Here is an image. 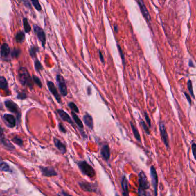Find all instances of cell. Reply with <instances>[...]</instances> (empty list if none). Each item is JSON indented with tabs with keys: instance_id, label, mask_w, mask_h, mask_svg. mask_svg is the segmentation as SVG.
<instances>
[{
	"instance_id": "6",
	"label": "cell",
	"mask_w": 196,
	"mask_h": 196,
	"mask_svg": "<svg viewBox=\"0 0 196 196\" xmlns=\"http://www.w3.org/2000/svg\"><path fill=\"white\" fill-rule=\"evenodd\" d=\"M159 130H160L161 136L163 140V142L166 146V147L168 149L169 147V136H168V134L166 131V128L165 126V124L162 121L159 123Z\"/></svg>"
},
{
	"instance_id": "43",
	"label": "cell",
	"mask_w": 196,
	"mask_h": 196,
	"mask_svg": "<svg viewBox=\"0 0 196 196\" xmlns=\"http://www.w3.org/2000/svg\"><path fill=\"white\" fill-rule=\"evenodd\" d=\"M114 30L115 31V32H118V27L116 24L114 25Z\"/></svg>"
},
{
	"instance_id": "24",
	"label": "cell",
	"mask_w": 196,
	"mask_h": 196,
	"mask_svg": "<svg viewBox=\"0 0 196 196\" xmlns=\"http://www.w3.org/2000/svg\"><path fill=\"white\" fill-rule=\"evenodd\" d=\"M39 51V48L37 47H35V46H33L30 48V50H29V53H30V56L32 57V58H34L36 56V53L37 52Z\"/></svg>"
},
{
	"instance_id": "7",
	"label": "cell",
	"mask_w": 196,
	"mask_h": 196,
	"mask_svg": "<svg viewBox=\"0 0 196 196\" xmlns=\"http://www.w3.org/2000/svg\"><path fill=\"white\" fill-rule=\"evenodd\" d=\"M33 29H34L35 33L37 35L39 40L42 42V45L44 48L45 43H46V37H45V34L43 29L37 25H33Z\"/></svg>"
},
{
	"instance_id": "8",
	"label": "cell",
	"mask_w": 196,
	"mask_h": 196,
	"mask_svg": "<svg viewBox=\"0 0 196 196\" xmlns=\"http://www.w3.org/2000/svg\"><path fill=\"white\" fill-rule=\"evenodd\" d=\"M80 187L84 191L89 192H97L98 187L96 185L93 183H91L86 182H80L79 183Z\"/></svg>"
},
{
	"instance_id": "33",
	"label": "cell",
	"mask_w": 196,
	"mask_h": 196,
	"mask_svg": "<svg viewBox=\"0 0 196 196\" xmlns=\"http://www.w3.org/2000/svg\"><path fill=\"white\" fill-rule=\"evenodd\" d=\"M117 46H118V48L119 54H120V55H121V58H122V59L123 64V65H125V55H124V54H123V52L122 49L121 47L119 44H117Z\"/></svg>"
},
{
	"instance_id": "32",
	"label": "cell",
	"mask_w": 196,
	"mask_h": 196,
	"mask_svg": "<svg viewBox=\"0 0 196 196\" xmlns=\"http://www.w3.org/2000/svg\"><path fill=\"white\" fill-rule=\"evenodd\" d=\"M33 81H34V82L39 87H42V82L40 81V80L36 75H33Z\"/></svg>"
},
{
	"instance_id": "41",
	"label": "cell",
	"mask_w": 196,
	"mask_h": 196,
	"mask_svg": "<svg viewBox=\"0 0 196 196\" xmlns=\"http://www.w3.org/2000/svg\"><path fill=\"white\" fill-rule=\"evenodd\" d=\"M59 195L61 196H72L71 195H70L68 194L67 193H66V192H64V191L62 192H61V193H60V194H59Z\"/></svg>"
},
{
	"instance_id": "22",
	"label": "cell",
	"mask_w": 196,
	"mask_h": 196,
	"mask_svg": "<svg viewBox=\"0 0 196 196\" xmlns=\"http://www.w3.org/2000/svg\"><path fill=\"white\" fill-rule=\"evenodd\" d=\"M16 42L18 43H22L25 40V34L21 31L19 32L16 36Z\"/></svg>"
},
{
	"instance_id": "30",
	"label": "cell",
	"mask_w": 196,
	"mask_h": 196,
	"mask_svg": "<svg viewBox=\"0 0 196 196\" xmlns=\"http://www.w3.org/2000/svg\"><path fill=\"white\" fill-rule=\"evenodd\" d=\"M140 124L141 125V126L142 127V128H143L144 131H145V132L148 134V135H150V132L149 129V127L147 126V125L146 124V123L144 122V121L141 120L140 122Z\"/></svg>"
},
{
	"instance_id": "35",
	"label": "cell",
	"mask_w": 196,
	"mask_h": 196,
	"mask_svg": "<svg viewBox=\"0 0 196 196\" xmlns=\"http://www.w3.org/2000/svg\"><path fill=\"white\" fill-rule=\"evenodd\" d=\"M145 119H146V121L148 123V124L149 125V127H151L152 126V124H151V120L149 117V115L148 114V113L146 112H145Z\"/></svg>"
},
{
	"instance_id": "31",
	"label": "cell",
	"mask_w": 196,
	"mask_h": 196,
	"mask_svg": "<svg viewBox=\"0 0 196 196\" xmlns=\"http://www.w3.org/2000/svg\"><path fill=\"white\" fill-rule=\"evenodd\" d=\"M20 53H21V51H20V49L15 48L13 50V51H12V56L13 58H18L19 56Z\"/></svg>"
},
{
	"instance_id": "12",
	"label": "cell",
	"mask_w": 196,
	"mask_h": 196,
	"mask_svg": "<svg viewBox=\"0 0 196 196\" xmlns=\"http://www.w3.org/2000/svg\"><path fill=\"white\" fill-rule=\"evenodd\" d=\"M57 112L59 114V115L60 117V118L63 121L68 123L69 124H71L73 127H74V124H73V123L72 121V120L71 119V118L69 116V114L67 113H66L65 111H64L63 109H59L57 110Z\"/></svg>"
},
{
	"instance_id": "17",
	"label": "cell",
	"mask_w": 196,
	"mask_h": 196,
	"mask_svg": "<svg viewBox=\"0 0 196 196\" xmlns=\"http://www.w3.org/2000/svg\"><path fill=\"white\" fill-rule=\"evenodd\" d=\"M83 120L84 122V124L87 127L91 130L93 129V119L92 117L88 114H87L84 116L83 117Z\"/></svg>"
},
{
	"instance_id": "38",
	"label": "cell",
	"mask_w": 196,
	"mask_h": 196,
	"mask_svg": "<svg viewBox=\"0 0 196 196\" xmlns=\"http://www.w3.org/2000/svg\"><path fill=\"white\" fill-rule=\"evenodd\" d=\"M184 94H185L186 99L188 100V101L189 102V103L190 104H192V99H191V97H190V96L186 92H184Z\"/></svg>"
},
{
	"instance_id": "5",
	"label": "cell",
	"mask_w": 196,
	"mask_h": 196,
	"mask_svg": "<svg viewBox=\"0 0 196 196\" xmlns=\"http://www.w3.org/2000/svg\"><path fill=\"white\" fill-rule=\"evenodd\" d=\"M56 81L58 84L59 88L60 90V91L62 96H66L68 94V90L66 85L65 82V80L64 77L61 75H57L56 76Z\"/></svg>"
},
{
	"instance_id": "14",
	"label": "cell",
	"mask_w": 196,
	"mask_h": 196,
	"mask_svg": "<svg viewBox=\"0 0 196 196\" xmlns=\"http://www.w3.org/2000/svg\"><path fill=\"white\" fill-rule=\"evenodd\" d=\"M10 52V49L8 45V44L6 43L3 44L1 47V56L2 58H7L9 56V54Z\"/></svg>"
},
{
	"instance_id": "11",
	"label": "cell",
	"mask_w": 196,
	"mask_h": 196,
	"mask_svg": "<svg viewBox=\"0 0 196 196\" xmlns=\"http://www.w3.org/2000/svg\"><path fill=\"white\" fill-rule=\"evenodd\" d=\"M5 104L6 108L9 111L16 114H18L19 113V109L17 105L12 100H6L5 102Z\"/></svg>"
},
{
	"instance_id": "28",
	"label": "cell",
	"mask_w": 196,
	"mask_h": 196,
	"mask_svg": "<svg viewBox=\"0 0 196 196\" xmlns=\"http://www.w3.org/2000/svg\"><path fill=\"white\" fill-rule=\"evenodd\" d=\"M32 3L33 4V5L34 6V7L36 8V10H37L38 11H40L42 10V6L40 4V2L38 1H31Z\"/></svg>"
},
{
	"instance_id": "44",
	"label": "cell",
	"mask_w": 196,
	"mask_h": 196,
	"mask_svg": "<svg viewBox=\"0 0 196 196\" xmlns=\"http://www.w3.org/2000/svg\"><path fill=\"white\" fill-rule=\"evenodd\" d=\"M189 66H190V67H195L194 65H193V62L192 61V60H189Z\"/></svg>"
},
{
	"instance_id": "36",
	"label": "cell",
	"mask_w": 196,
	"mask_h": 196,
	"mask_svg": "<svg viewBox=\"0 0 196 196\" xmlns=\"http://www.w3.org/2000/svg\"><path fill=\"white\" fill-rule=\"evenodd\" d=\"M27 97L26 94L25 93H20L17 96V98L20 100H24Z\"/></svg>"
},
{
	"instance_id": "10",
	"label": "cell",
	"mask_w": 196,
	"mask_h": 196,
	"mask_svg": "<svg viewBox=\"0 0 196 196\" xmlns=\"http://www.w3.org/2000/svg\"><path fill=\"white\" fill-rule=\"evenodd\" d=\"M47 85L49 88V90L51 92V93L54 96V97H55L56 100L58 101V103H60L61 102V97L60 94H59L57 90V89L55 87L54 84L51 81H48L47 82Z\"/></svg>"
},
{
	"instance_id": "20",
	"label": "cell",
	"mask_w": 196,
	"mask_h": 196,
	"mask_svg": "<svg viewBox=\"0 0 196 196\" xmlns=\"http://www.w3.org/2000/svg\"><path fill=\"white\" fill-rule=\"evenodd\" d=\"M0 89L5 91L8 90V84L3 77H0Z\"/></svg>"
},
{
	"instance_id": "29",
	"label": "cell",
	"mask_w": 196,
	"mask_h": 196,
	"mask_svg": "<svg viewBox=\"0 0 196 196\" xmlns=\"http://www.w3.org/2000/svg\"><path fill=\"white\" fill-rule=\"evenodd\" d=\"M188 90L189 91V92L190 93L192 96L195 98V94H194V92H193V86H192V82L191 81V80H189L188 81Z\"/></svg>"
},
{
	"instance_id": "3",
	"label": "cell",
	"mask_w": 196,
	"mask_h": 196,
	"mask_svg": "<svg viewBox=\"0 0 196 196\" xmlns=\"http://www.w3.org/2000/svg\"><path fill=\"white\" fill-rule=\"evenodd\" d=\"M139 188L142 189L143 190H146L149 189L150 183L148 181L147 176L143 172H141L139 173Z\"/></svg>"
},
{
	"instance_id": "42",
	"label": "cell",
	"mask_w": 196,
	"mask_h": 196,
	"mask_svg": "<svg viewBox=\"0 0 196 196\" xmlns=\"http://www.w3.org/2000/svg\"><path fill=\"white\" fill-rule=\"evenodd\" d=\"M123 196H129V190L128 191H123Z\"/></svg>"
},
{
	"instance_id": "27",
	"label": "cell",
	"mask_w": 196,
	"mask_h": 196,
	"mask_svg": "<svg viewBox=\"0 0 196 196\" xmlns=\"http://www.w3.org/2000/svg\"><path fill=\"white\" fill-rule=\"evenodd\" d=\"M35 69L37 72H39L40 71L42 70L43 69V67L42 65V63H40V62L39 60H36L35 61Z\"/></svg>"
},
{
	"instance_id": "46",
	"label": "cell",
	"mask_w": 196,
	"mask_h": 196,
	"mask_svg": "<svg viewBox=\"0 0 196 196\" xmlns=\"http://www.w3.org/2000/svg\"><path fill=\"white\" fill-rule=\"evenodd\" d=\"M119 196V195H118V194H116V196Z\"/></svg>"
},
{
	"instance_id": "34",
	"label": "cell",
	"mask_w": 196,
	"mask_h": 196,
	"mask_svg": "<svg viewBox=\"0 0 196 196\" xmlns=\"http://www.w3.org/2000/svg\"><path fill=\"white\" fill-rule=\"evenodd\" d=\"M192 151L195 159L196 160V143H193L192 144Z\"/></svg>"
},
{
	"instance_id": "39",
	"label": "cell",
	"mask_w": 196,
	"mask_h": 196,
	"mask_svg": "<svg viewBox=\"0 0 196 196\" xmlns=\"http://www.w3.org/2000/svg\"><path fill=\"white\" fill-rule=\"evenodd\" d=\"M59 130L60 131H61L62 132H63V133H66V130H65L64 127L63 126V125L61 123L59 124Z\"/></svg>"
},
{
	"instance_id": "19",
	"label": "cell",
	"mask_w": 196,
	"mask_h": 196,
	"mask_svg": "<svg viewBox=\"0 0 196 196\" xmlns=\"http://www.w3.org/2000/svg\"><path fill=\"white\" fill-rule=\"evenodd\" d=\"M71 114H72V117L75 122V123L76 124V125L80 128H83V124L82 123V121L80 120V119L79 118V117L78 116V115H76V114L73 112H71Z\"/></svg>"
},
{
	"instance_id": "15",
	"label": "cell",
	"mask_w": 196,
	"mask_h": 196,
	"mask_svg": "<svg viewBox=\"0 0 196 196\" xmlns=\"http://www.w3.org/2000/svg\"><path fill=\"white\" fill-rule=\"evenodd\" d=\"M54 143H55V145L56 147L60 151V153H63V154H64L66 153V147L62 142L60 141V140H59L58 139L55 138L54 139Z\"/></svg>"
},
{
	"instance_id": "37",
	"label": "cell",
	"mask_w": 196,
	"mask_h": 196,
	"mask_svg": "<svg viewBox=\"0 0 196 196\" xmlns=\"http://www.w3.org/2000/svg\"><path fill=\"white\" fill-rule=\"evenodd\" d=\"M138 196H146L145 190L139 188L138 189Z\"/></svg>"
},
{
	"instance_id": "47",
	"label": "cell",
	"mask_w": 196,
	"mask_h": 196,
	"mask_svg": "<svg viewBox=\"0 0 196 196\" xmlns=\"http://www.w3.org/2000/svg\"></svg>"
},
{
	"instance_id": "16",
	"label": "cell",
	"mask_w": 196,
	"mask_h": 196,
	"mask_svg": "<svg viewBox=\"0 0 196 196\" xmlns=\"http://www.w3.org/2000/svg\"><path fill=\"white\" fill-rule=\"evenodd\" d=\"M101 155L106 161L109 160L110 156V150L109 145H104L101 150Z\"/></svg>"
},
{
	"instance_id": "1",
	"label": "cell",
	"mask_w": 196,
	"mask_h": 196,
	"mask_svg": "<svg viewBox=\"0 0 196 196\" xmlns=\"http://www.w3.org/2000/svg\"><path fill=\"white\" fill-rule=\"evenodd\" d=\"M19 80L22 85L28 86L30 88L33 87L32 78L25 67H21L19 70Z\"/></svg>"
},
{
	"instance_id": "40",
	"label": "cell",
	"mask_w": 196,
	"mask_h": 196,
	"mask_svg": "<svg viewBox=\"0 0 196 196\" xmlns=\"http://www.w3.org/2000/svg\"><path fill=\"white\" fill-rule=\"evenodd\" d=\"M99 56H100V61H101V62H102L103 63H105L104 57H103V55H102V53L101 52V51H99Z\"/></svg>"
},
{
	"instance_id": "26",
	"label": "cell",
	"mask_w": 196,
	"mask_h": 196,
	"mask_svg": "<svg viewBox=\"0 0 196 196\" xmlns=\"http://www.w3.org/2000/svg\"><path fill=\"white\" fill-rule=\"evenodd\" d=\"M0 170L4 172H9L10 171V169L9 166L6 163L0 162Z\"/></svg>"
},
{
	"instance_id": "23",
	"label": "cell",
	"mask_w": 196,
	"mask_h": 196,
	"mask_svg": "<svg viewBox=\"0 0 196 196\" xmlns=\"http://www.w3.org/2000/svg\"><path fill=\"white\" fill-rule=\"evenodd\" d=\"M23 24H24V29L26 33H29L30 30H31V27L28 22V19L26 18H24L23 19Z\"/></svg>"
},
{
	"instance_id": "13",
	"label": "cell",
	"mask_w": 196,
	"mask_h": 196,
	"mask_svg": "<svg viewBox=\"0 0 196 196\" xmlns=\"http://www.w3.org/2000/svg\"><path fill=\"white\" fill-rule=\"evenodd\" d=\"M3 119L9 127H14L15 126L16 119L13 115L9 114H5L3 116Z\"/></svg>"
},
{
	"instance_id": "45",
	"label": "cell",
	"mask_w": 196,
	"mask_h": 196,
	"mask_svg": "<svg viewBox=\"0 0 196 196\" xmlns=\"http://www.w3.org/2000/svg\"><path fill=\"white\" fill-rule=\"evenodd\" d=\"M2 132H3V131H2V128H0V135H1V134L2 133Z\"/></svg>"
},
{
	"instance_id": "21",
	"label": "cell",
	"mask_w": 196,
	"mask_h": 196,
	"mask_svg": "<svg viewBox=\"0 0 196 196\" xmlns=\"http://www.w3.org/2000/svg\"><path fill=\"white\" fill-rule=\"evenodd\" d=\"M130 126L131 127V129H132V132L134 133V137L138 141V142H141V136H140V135L139 133V132L138 131L137 128H136V127L133 124V123L132 122H130Z\"/></svg>"
},
{
	"instance_id": "4",
	"label": "cell",
	"mask_w": 196,
	"mask_h": 196,
	"mask_svg": "<svg viewBox=\"0 0 196 196\" xmlns=\"http://www.w3.org/2000/svg\"><path fill=\"white\" fill-rule=\"evenodd\" d=\"M150 175H151V178H152V187L154 189V196H157L158 178V175L157 173V171L153 166H151L150 167Z\"/></svg>"
},
{
	"instance_id": "2",
	"label": "cell",
	"mask_w": 196,
	"mask_h": 196,
	"mask_svg": "<svg viewBox=\"0 0 196 196\" xmlns=\"http://www.w3.org/2000/svg\"><path fill=\"white\" fill-rule=\"evenodd\" d=\"M80 170L83 174L89 178H93L95 176V172L93 168L86 161H80L78 163Z\"/></svg>"
},
{
	"instance_id": "9",
	"label": "cell",
	"mask_w": 196,
	"mask_h": 196,
	"mask_svg": "<svg viewBox=\"0 0 196 196\" xmlns=\"http://www.w3.org/2000/svg\"><path fill=\"white\" fill-rule=\"evenodd\" d=\"M138 5H139V7L141 9V11L142 13V15L146 19V20L148 22H150L151 20V16L150 15V13L144 3V2L142 0H139V1H136Z\"/></svg>"
},
{
	"instance_id": "18",
	"label": "cell",
	"mask_w": 196,
	"mask_h": 196,
	"mask_svg": "<svg viewBox=\"0 0 196 196\" xmlns=\"http://www.w3.org/2000/svg\"><path fill=\"white\" fill-rule=\"evenodd\" d=\"M42 171L44 175L46 176H53L57 175L55 170L52 167H43L42 168Z\"/></svg>"
},
{
	"instance_id": "25",
	"label": "cell",
	"mask_w": 196,
	"mask_h": 196,
	"mask_svg": "<svg viewBox=\"0 0 196 196\" xmlns=\"http://www.w3.org/2000/svg\"><path fill=\"white\" fill-rule=\"evenodd\" d=\"M68 107L70 108V109L72 110V112H73L75 113H79V108H78L77 105L75 103H73L72 102L69 103L68 104Z\"/></svg>"
}]
</instances>
